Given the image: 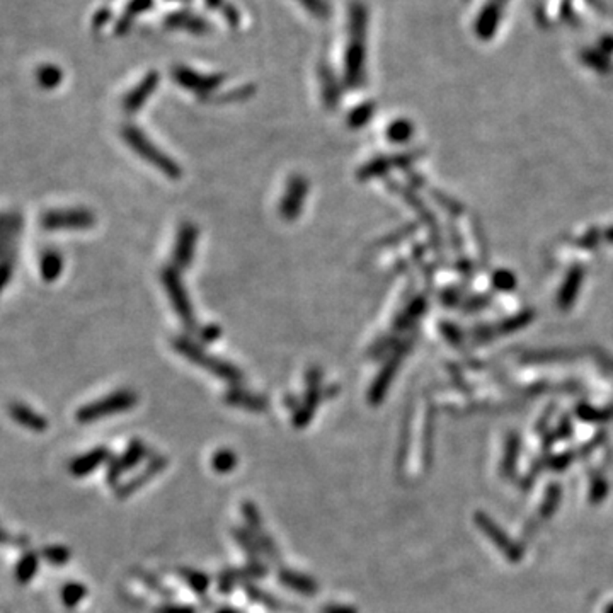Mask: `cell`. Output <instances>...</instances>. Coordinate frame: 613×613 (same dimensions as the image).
<instances>
[{
	"label": "cell",
	"mask_w": 613,
	"mask_h": 613,
	"mask_svg": "<svg viewBox=\"0 0 613 613\" xmlns=\"http://www.w3.org/2000/svg\"><path fill=\"white\" fill-rule=\"evenodd\" d=\"M172 79L184 89L195 92L198 98H210L213 91L222 86L225 75H204L187 67L172 68Z\"/></svg>",
	"instance_id": "ba28073f"
},
{
	"label": "cell",
	"mask_w": 613,
	"mask_h": 613,
	"mask_svg": "<svg viewBox=\"0 0 613 613\" xmlns=\"http://www.w3.org/2000/svg\"><path fill=\"white\" fill-rule=\"evenodd\" d=\"M94 223V215L86 208H51L39 216V227L46 232L87 230Z\"/></svg>",
	"instance_id": "52a82bcc"
},
{
	"label": "cell",
	"mask_w": 613,
	"mask_h": 613,
	"mask_svg": "<svg viewBox=\"0 0 613 613\" xmlns=\"http://www.w3.org/2000/svg\"><path fill=\"white\" fill-rule=\"evenodd\" d=\"M375 113V106L371 103H363L360 106H356L355 110H351V113L348 114V126L352 130H358L367 125L371 119V116Z\"/></svg>",
	"instance_id": "44dd1931"
},
{
	"label": "cell",
	"mask_w": 613,
	"mask_h": 613,
	"mask_svg": "<svg viewBox=\"0 0 613 613\" xmlns=\"http://www.w3.org/2000/svg\"><path fill=\"white\" fill-rule=\"evenodd\" d=\"M9 414H11V418L19 424V426L27 428V430H31V431L41 433V431H46V428H48V421H46L45 416L38 414L34 409L26 406V404H21V402L11 404Z\"/></svg>",
	"instance_id": "4fadbf2b"
},
{
	"label": "cell",
	"mask_w": 613,
	"mask_h": 613,
	"mask_svg": "<svg viewBox=\"0 0 613 613\" xmlns=\"http://www.w3.org/2000/svg\"><path fill=\"white\" fill-rule=\"evenodd\" d=\"M319 79H320V89H322V99L326 107L336 110L341 101V84L338 77L334 75L329 63H320L319 67Z\"/></svg>",
	"instance_id": "5bb4252c"
},
{
	"label": "cell",
	"mask_w": 613,
	"mask_h": 613,
	"mask_svg": "<svg viewBox=\"0 0 613 613\" xmlns=\"http://www.w3.org/2000/svg\"><path fill=\"white\" fill-rule=\"evenodd\" d=\"M172 346H174V350L178 351L179 355L184 356L186 360H190L191 363L198 364V367H202L203 370L210 371L211 375L225 380V382L232 383V385H237V383L242 382L244 375L237 367L211 356V352L204 350L202 344L195 343V341H191L190 338H184V336L174 338L172 339Z\"/></svg>",
	"instance_id": "3957f363"
},
{
	"label": "cell",
	"mask_w": 613,
	"mask_h": 613,
	"mask_svg": "<svg viewBox=\"0 0 613 613\" xmlns=\"http://www.w3.org/2000/svg\"><path fill=\"white\" fill-rule=\"evenodd\" d=\"M222 336V331H220L218 326H213V324H210V326H204L202 329L198 331V338L199 341H203V343H213Z\"/></svg>",
	"instance_id": "1f68e13d"
},
{
	"label": "cell",
	"mask_w": 613,
	"mask_h": 613,
	"mask_svg": "<svg viewBox=\"0 0 613 613\" xmlns=\"http://www.w3.org/2000/svg\"><path fill=\"white\" fill-rule=\"evenodd\" d=\"M63 271V258L57 249H45L38 256V275L45 283L57 282Z\"/></svg>",
	"instance_id": "2e32d148"
},
{
	"label": "cell",
	"mask_w": 613,
	"mask_h": 613,
	"mask_svg": "<svg viewBox=\"0 0 613 613\" xmlns=\"http://www.w3.org/2000/svg\"><path fill=\"white\" fill-rule=\"evenodd\" d=\"M196 244H198V227L195 223L184 222L178 230V237H176V246L172 251V261L179 271L186 270L191 266L195 258Z\"/></svg>",
	"instance_id": "8fae6325"
},
{
	"label": "cell",
	"mask_w": 613,
	"mask_h": 613,
	"mask_svg": "<svg viewBox=\"0 0 613 613\" xmlns=\"http://www.w3.org/2000/svg\"><path fill=\"white\" fill-rule=\"evenodd\" d=\"M38 82L45 89H53L62 82V70L58 67L45 65L38 70Z\"/></svg>",
	"instance_id": "cb8c5ba5"
},
{
	"label": "cell",
	"mask_w": 613,
	"mask_h": 613,
	"mask_svg": "<svg viewBox=\"0 0 613 613\" xmlns=\"http://www.w3.org/2000/svg\"><path fill=\"white\" fill-rule=\"evenodd\" d=\"M143 455H145V447H143V444L140 442L131 443V447L128 448L126 454L123 455L119 460H116L113 468L110 470L111 479H116V477H118L119 474H123V472L128 470V468L133 467L135 463H138L140 460H142Z\"/></svg>",
	"instance_id": "d6986e66"
},
{
	"label": "cell",
	"mask_w": 613,
	"mask_h": 613,
	"mask_svg": "<svg viewBox=\"0 0 613 613\" xmlns=\"http://www.w3.org/2000/svg\"><path fill=\"white\" fill-rule=\"evenodd\" d=\"M324 613H356L352 608H346V607H329L324 610Z\"/></svg>",
	"instance_id": "836d02e7"
},
{
	"label": "cell",
	"mask_w": 613,
	"mask_h": 613,
	"mask_svg": "<svg viewBox=\"0 0 613 613\" xmlns=\"http://www.w3.org/2000/svg\"><path fill=\"white\" fill-rule=\"evenodd\" d=\"M387 133L392 142H402V140H406L409 133H411V126H409L406 121H397L388 128Z\"/></svg>",
	"instance_id": "4dcf8cb0"
},
{
	"label": "cell",
	"mask_w": 613,
	"mask_h": 613,
	"mask_svg": "<svg viewBox=\"0 0 613 613\" xmlns=\"http://www.w3.org/2000/svg\"><path fill=\"white\" fill-rule=\"evenodd\" d=\"M4 539H6V535H4L2 530H0V540H4Z\"/></svg>",
	"instance_id": "8d00e7d4"
},
{
	"label": "cell",
	"mask_w": 613,
	"mask_h": 613,
	"mask_svg": "<svg viewBox=\"0 0 613 613\" xmlns=\"http://www.w3.org/2000/svg\"><path fill=\"white\" fill-rule=\"evenodd\" d=\"M191 581H193V586H195L198 591H204V590H206L208 579L204 578V576H202V574H193V576H190V583H191Z\"/></svg>",
	"instance_id": "d6a6232c"
},
{
	"label": "cell",
	"mask_w": 613,
	"mask_h": 613,
	"mask_svg": "<svg viewBox=\"0 0 613 613\" xmlns=\"http://www.w3.org/2000/svg\"><path fill=\"white\" fill-rule=\"evenodd\" d=\"M138 402L135 392L131 390H116L113 394L106 395V397L94 400V402L87 404V406L80 407L77 411L79 423L89 424L95 419L107 418V416L119 414V412L130 411L135 404Z\"/></svg>",
	"instance_id": "8992f818"
},
{
	"label": "cell",
	"mask_w": 613,
	"mask_h": 613,
	"mask_svg": "<svg viewBox=\"0 0 613 613\" xmlns=\"http://www.w3.org/2000/svg\"><path fill=\"white\" fill-rule=\"evenodd\" d=\"M159 86V74L157 72H150L145 77L140 80L138 86H135L123 99V111L126 114H135L142 110V106L145 104L150 95L154 94L155 89Z\"/></svg>",
	"instance_id": "7c38bea8"
},
{
	"label": "cell",
	"mask_w": 613,
	"mask_h": 613,
	"mask_svg": "<svg viewBox=\"0 0 613 613\" xmlns=\"http://www.w3.org/2000/svg\"><path fill=\"white\" fill-rule=\"evenodd\" d=\"M160 282H162L164 290H166V294L171 300V305L176 310V314H178V317L181 319L184 327L186 329H196V315L193 303H191L190 295H187L186 286H184L178 268H164L162 272H160Z\"/></svg>",
	"instance_id": "5b68a950"
},
{
	"label": "cell",
	"mask_w": 613,
	"mask_h": 613,
	"mask_svg": "<svg viewBox=\"0 0 613 613\" xmlns=\"http://www.w3.org/2000/svg\"><path fill=\"white\" fill-rule=\"evenodd\" d=\"M36 571H38V557H36V554H26L19 560L15 576H18L19 583H27V581L34 578Z\"/></svg>",
	"instance_id": "7402d4cb"
},
{
	"label": "cell",
	"mask_w": 613,
	"mask_h": 613,
	"mask_svg": "<svg viewBox=\"0 0 613 613\" xmlns=\"http://www.w3.org/2000/svg\"><path fill=\"white\" fill-rule=\"evenodd\" d=\"M106 459H107V451L104 450V448H95V450L89 451V454L77 456V459L72 462L70 472L75 477H84V475L91 474L94 468H98L99 466H101V463Z\"/></svg>",
	"instance_id": "ac0fdd59"
},
{
	"label": "cell",
	"mask_w": 613,
	"mask_h": 613,
	"mask_svg": "<svg viewBox=\"0 0 613 613\" xmlns=\"http://www.w3.org/2000/svg\"><path fill=\"white\" fill-rule=\"evenodd\" d=\"M235 467V455L232 451H218L213 456V468L216 472H230Z\"/></svg>",
	"instance_id": "f1b7e54d"
},
{
	"label": "cell",
	"mask_w": 613,
	"mask_h": 613,
	"mask_svg": "<svg viewBox=\"0 0 613 613\" xmlns=\"http://www.w3.org/2000/svg\"><path fill=\"white\" fill-rule=\"evenodd\" d=\"M159 613H193V610H190V608H164Z\"/></svg>",
	"instance_id": "e575fe53"
},
{
	"label": "cell",
	"mask_w": 613,
	"mask_h": 613,
	"mask_svg": "<svg viewBox=\"0 0 613 613\" xmlns=\"http://www.w3.org/2000/svg\"><path fill=\"white\" fill-rule=\"evenodd\" d=\"M86 595H87V590L84 584L68 583V584H65V588L62 590L63 605H65V607H68V608L77 607V605L82 602L84 598H86Z\"/></svg>",
	"instance_id": "603a6c76"
},
{
	"label": "cell",
	"mask_w": 613,
	"mask_h": 613,
	"mask_svg": "<svg viewBox=\"0 0 613 613\" xmlns=\"http://www.w3.org/2000/svg\"><path fill=\"white\" fill-rule=\"evenodd\" d=\"M251 95H254V87L244 86V87H239V89H235V91L227 92V94L222 95V98H215V103H220V104L240 103V101H246V99H249Z\"/></svg>",
	"instance_id": "484cf974"
},
{
	"label": "cell",
	"mask_w": 613,
	"mask_h": 613,
	"mask_svg": "<svg viewBox=\"0 0 613 613\" xmlns=\"http://www.w3.org/2000/svg\"><path fill=\"white\" fill-rule=\"evenodd\" d=\"M121 136L126 142V145L130 147L138 157H142L145 162L150 164L152 167H155V169L162 172V174H166L169 179H174V181L181 178L183 171L181 167H179V164L176 162L174 159H171L167 154H164L155 143H152L150 140L147 138V135L143 133L138 126L125 125L121 130Z\"/></svg>",
	"instance_id": "277c9868"
},
{
	"label": "cell",
	"mask_w": 613,
	"mask_h": 613,
	"mask_svg": "<svg viewBox=\"0 0 613 613\" xmlns=\"http://www.w3.org/2000/svg\"><path fill=\"white\" fill-rule=\"evenodd\" d=\"M308 195V181L303 176L294 174L288 179L286 187H284V193L282 202H279V215L286 222H294L300 216L303 210V204H305Z\"/></svg>",
	"instance_id": "9c48e42d"
},
{
	"label": "cell",
	"mask_w": 613,
	"mask_h": 613,
	"mask_svg": "<svg viewBox=\"0 0 613 613\" xmlns=\"http://www.w3.org/2000/svg\"><path fill=\"white\" fill-rule=\"evenodd\" d=\"M206 2V6L210 7V9H218V7H223L222 0H204Z\"/></svg>",
	"instance_id": "d590c367"
},
{
	"label": "cell",
	"mask_w": 613,
	"mask_h": 613,
	"mask_svg": "<svg viewBox=\"0 0 613 613\" xmlns=\"http://www.w3.org/2000/svg\"><path fill=\"white\" fill-rule=\"evenodd\" d=\"M322 371L319 370V367H312L307 371V390H305V399L303 404L295 411L294 423L296 428L307 426L308 421L312 419V416L315 414V409H317L320 399H322Z\"/></svg>",
	"instance_id": "30bf717a"
},
{
	"label": "cell",
	"mask_w": 613,
	"mask_h": 613,
	"mask_svg": "<svg viewBox=\"0 0 613 613\" xmlns=\"http://www.w3.org/2000/svg\"><path fill=\"white\" fill-rule=\"evenodd\" d=\"M305 9L310 12V15L317 19H329L331 18V6L326 0H298Z\"/></svg>",
	"instance_id": "d4e9b609"
},
{
	"label": "cell",
	"mask_w": 613,
	"mask_h": 613,
	"mask_svg": "<svg viewBox=\"0 0 613 613\" xmlns=\"http://www.w3.org/2000/svg\"><path fill=\"white\" fill-rule=\"evenodd\" d=\"M282 581L283 583L290 584V586L296 591H302V593H314L315 591V584L312 583V581L308 578H303V576L282 574Z\"/></svg>",
	"instance_id": "4316f807"
},
{
	"label": "cell",
	"mask_w": 613,
	"mask_h": 613,
	"mask_svg": "<svg viewBox=\"0 0 613 613\" xmlns=\"http://www.w3.org/2000/svg\"><path fill=\"white\" fill-rule=\"evenodd\" d=\"M152 4H154V2H152V0H131V2L128 4L126 12H125V14H123L121 21L118 22V27H116V31H118V33H125L128 27L131 26V22H133V19L136 18V15H138L140 12L150 9Z\"/></svg>",
	"instance_id": "ffe728a7"
},
{
	"label": "cell",
	"mask_w": 613,
	"mask_h": 613,
	"mask_svg": "<svg viewBox=\"0 0 613 613\" xmlns=\"http://www.w3.org/2000/svg\"><path fill=\"white\" fill-rule=\"evenodd\" d=\"M222 613H234V612H230V610H225V612H222Z\"/></svg>",
	"instance_id": "74e56055"
},
{
	"label": "cell",
	"mask_w": 613,
	"mask_h": 613,
	"mask_svg": "<svg viewBox=\"0 0 613 613\" xmlns=\"http://www.w3.org/2000/svg\"><path fill=\"white\" fill-rule=\"evenodd\" d=\"M43 555H45V559L50 564H55V566H62V564H65L68 560L70 552H68V548H65V547L55 545V547L45 548V551H43Z\"/></svg>",
	"instance_id": "83f0119b"
},
{
	"label": "cell",
	"mask_w": 613,
	"mask_h": 613,
	"mask_svg": "<svg viewBox=\"0 0 613 613\" xmlns=\"http://www.w3.org/2000/svg\"><path fill=\"white\" fill-rule=\"evenodd\" d=\"M24 218L18 210H0V296L15 276Z\"/></svg>",
	"instance_id": "6da1fadb"
},
{
	"label": "cell",
	"mask_w": 613,
	"mask_h": 613,
	"mask_svg": "<svg viewBox=\"0 0 613 613\" xmlns=\"http://www.w3.org/2000/svg\"><path fill=\"white\" fill-rule=\"evenodd\" d=\"M166 26L172 27V29H184L187 33L193 34H203L210 31V24L204 21L203 18L190 14V12H174L169 18L166 19Z\"/></svg>",
	"instance_id": "e0dca14e"
},
{
	"label": "cell",
	"mask_w": 613,
	"mask_h": 613,
	"mask_svg": "<svg viewBox=\"0 0 613 613\" xmlns=\"http://www.w3.org/2000/svg\"><path fill=\"white\" fill-rule=\"evenodd\" d=\"M368 14L363 4L355 2L350 9V43L344 58V80L351 89H358L364 80V39Z\"/></svg>",
	"instance_id": "7a4b0ae2"
},
{
	"label": "cell",
	"mask_w": 613,
	"mask_h": 613,
	"mask_svg": "<svg viewBox=\"0 0 613 613\" xmlns=\"http://www.w3.org/2000/svg\"><path fill=\"white\" fill-rule=\"evenodd\" d=\"M496 22H498V9L496 7H487L486 11L482 12V15H480V21H479V31H486V33H492L496 27Z\"/></svg>",
	"instance_id": "f546056e"
},
{
	"label": "cell",
	"mask_w": 613,
	"mask_h": 613,
	"mask_svg": "<svg viewBox=\"0 0 613 613\" xmlns=\"http://www.w3.org/2000/svg\"><path fill=\"white\" fill-rule=\"evenodd\" d=\"M225 402L230 404V406L247 409V411L254 412H264L268 409V400L263 395L244 390L240 387H232L230 390L225 392Z\"/></svg>",
	"instance_id": "9a60e30c"
}]
</instances>
